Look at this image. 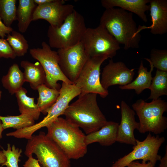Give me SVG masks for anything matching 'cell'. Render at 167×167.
I'll return each instance as SVG.
<instances>
[{
	"mask_svg": "<svg viewBox=\"0 0 167 167\" xmlns=\"http://www.w3.org/2000/svg\"><path fill=\"white\" fill-rule=\"evenodd\" d=\"M104 27L124 49H138L141 39L136 35L138 26L133 13L120 8L105 9L100 19V24Z\"/></svg>",
	"mask_w": 167,
	"mask_h": 167,
	"instance_id": "1",
	"label": "cell"
},
{
	"mask_svg": "<svg viewBox=\"0 0 167 167\" xmlns=\"http://www.w3.org/2000/svg\"><path fill=\"white\" fill-rule=\"evenodd\" d=\"M97 95L80 94L63 114L66 119L81 128L87 134L98 130L107 121L98 105Z\"/></svg>",
	"mask_w": 167,
	"mask_h": 167,
	"instance_id": "2",
	"label": "cell"
},
{
	"mask_svg": "<svg viewBox=\"0 0 167 167\" xmlns=\"http://www.w3.org/2000/svg\"><path fill=\"white\" fill-rule=\"evenodd\" d=\"M47 135L70 159H78L87 152L86 135L78 126L66 118L58 117L46 127Z\"/></svg>",
	"mask_w": 167,
	"mask_h": 167,
	"instance_id": "3",
	"label": "cell"
},
{
	"mask_svg": "<svg viewBox=\"0 0 167 167\" xmlns=\"http://www.w3.org/2000/svg\"><path fill=\"white\" fill-rule=\"evenodd\" d=\"M24 154H35L42 167H70V159L46 134L40 132L28 139Z\"/></svg>",
	"mask_w": 167,
	"mask_h": 167,
	"instance_id": "4",
	"label": "cell"
},
{
	"mask_svg": "<svg viewBox=\"0 0 167 167\" xmlns=\"http://www.w3.org/2000/svg\"><path fill=\"white\" fill-rule=\"evenodd\" d=\"M87 28L84 17L74 10L59 27L49 26V45L58 49L73 47L82 41Z\"/></svg>",
	"mask_w": 167,
	"mask_h": 167,
	"instance_id": "5",
	"label": "cell"
},
{
	"mask_svg": "<svg viewBox=\"0 0 167 167\" xmlns=\"http://www.w3.org/2000/svg\"><path fill=\"white\" fill-rule=\"evenodd\" d=\"M139 121L138 130L142 134L152 133L155 134L163 132L167 128V118L163 115L167 110V103L161 98L150 102L140 99L132 105Z\"/></svg>",
	"mask_w": 167,
	"mask_h": 167,
	"instance_id": "6",
	"label": "cell"
},
{
	"mask_svg": "<svg viewBox=\"0 0 167 167\" xmlns=\"http://www.w3.org/2000/svg\"><path fill=\"white\" fill-rule=\"evenodd\" d=\"M59 90V95L57 99L42 120L32 126L13 131L12 136L18 139H30L36 131L46 127L60 116L63 115L70 101L81 93L80 90L74 84L63 82Z\"/></svg>",
	"mask_w": 167,
	"mask_h": 167,
	"instance_id": "7",
	"label": "cell"
},
{
	"mask_svg": "<svg viewBox=\"0 0 167 167\" xmlns=\"http://www.w3.org/2000/svg\"><path fill=\"white\" fill-rule=\"evenodd\" d=\"M90 58H112L120 48V44L103 27L87 28L81 41Z\"/></svg>",
	"mask_w": 167,
	"mask_h": 167,
	"instance_id": "8",
	"label": "cell"
},
{
	"mask_svg": "<svg viewBox=\"0 0 167 167\" xmlns=\"http://www.w3.org/2000/svg\"><path fill=\"white\" fill-rule=\"evenodd\" d=\"M41 48H34L29 50L30 54L38 61L42 66L46 76L45 85L49 88L59 90L58 82L61 81L66 84H73L64 75L58 64L57 51L52 50L49 45L45 41L41 43Z\"/></svg>",
	"mask_w": 167,
	"mask_h": 167,
	"instance_id": "9",
	"label": "cell"
},
{
	"mask_svg": "<svg viewBox=\"0 0 167 167\" xmlns=\"http://www.w3.org/2000/svg\"><path fill=\"white\" fill-rule=\"evenodd\" d=\"M165 141L164 137L153 136L149 133L143 140L136 139V144L132 147L133 150L118 159L111 167H126L131 162L138 160H142L143 162L148 161L155 166L157 161L161 158L158 152Z\"/></svg>",
	"mask_w": 167,
	"mask_h": 167,
	"instance_id": "10",
	"label": "cell"
},
{
	"mask_svg": "<svg viewBox=\"0 0 167 167\" xmlns=\"http://www.w3.org/2000/svg\"><path fill=\"white\" fill-rule=\"evenodd\" d=\"M108 58L105 57L90 58L82 69L74 84L80 91V94L94 93L105 98L108 90L102 86L100 81V67Z\"/></svg>",
	"mask_w": 167,
	"mask_h": 167,
	"instance_id": "11",
	"label": "cell"
},
{
	"mask_svg": "<svg viewBox=\"0 0 167 167\" xmlns=\"http://www.w3.org/2000/svg\"><path fill=\"white\" fill-rule=\"evenodd\" d=\"M58 64L65 76L73 84L85 64L90 58L82 41L66 49H58Z\"/></svg>",
	"mask_w": 167,
	"mask_h": 167,
	"instance_id": "12",
	"label": "cell"
},
{
	"mask_svg": "<svg viewBox=\"0 0 167 167\" xmlns=\"http://www.w3.org/2000/svg\"><path fill=\"white\" fill-rule=\"evenodd\" d=\"M74 10L73 5L65 4L64 0H54L37 6L33 13L32 21L44 19L52 27H59Z\"/></svg>",
	"mask_w": 167,
	"mask_h": 167,
	"instance_id": "13",
	"label": "cell"
},
{
	"mask_svg": "<svg viewBox=\"0 0 167 167\" xmlns=\"http://www.w3.org/2000/svg\"><path fill=\"white\" fill-rule=\"evenodd\" d=\"M135 69H130L121 61L114 62L111 59L103 68L100 79L101 84L105 90L115 85L124 86L131 83L135 75Z\"/></svg>",
	"mask_w": 167,
	"mask_h": 167,
	"instance_id": "14",
	"label": "cell"
},
{
	"mask_svg": "<svg viewBox=\"0 0 167 167\" xmlns=\"http://www.w3.org/2000/svg\"><path fill=\"white\" fill-rule=\"evenodd\" d=\"M120 108L121 120L118 127L116 142L134 146L136 139L134 131L139 130V123L135 120V111L124 101L121 102Z\"/></svg>",
	"mask_w": 167,
	"mask_h": 167,
	"instance_id": "15",
	"label": "cell"
},
{
	"mask_svg": "<svg viewBox=\"0 0 167 167\" xmlns=\"http://www.w3.org/2000/svg\"><path fill=\"white\" fill-rule=\"evenodd\" d=\"M149 11L152 24L147 26L139 25L136 35L142 30L149 29L153 35H162L167 32V0H150Z\"/></svg>",
	"mask_w": 167,
	"mask_h": 167,
	"instance_id": "16",
	"label": "cell"
},
{
	"mask_svg": "<svg viewBox=\"0 0 167 167\" xmlns=\"http://www.w3.org/2000/svg\"><path fill=\"white\" fill-rule=\"evenodd\" d=\"M150 0H102V6L105 9L119 7L136 15L144 22L148 21L146 12L150 9Z\"/></svg>",
	"mask_w": 167,
	"mask_h": 167,
	"instance_id": "17",
	"label": "cell"
},
{
	"mask_svg": "<svg viewBox=\"0 0 167 167\" xmlns=\"http://www.w3.org/2000/svg\"><path fill=\"white\" fill-rule=\"evenodd\" d=\"M119 123L114 122L107 121L97 131L85 136L86 145L98 142L103 146H109L116 142Z\"/></svg>",
	"mask_w": 167,
	"mask_h": 167,
	"instance_id": "18",
	"label": "cell"
},
{
	"mask_svg": "<svg viewBox=\"0 0 167 167\" xmlns=\"http://www.w3.org/2000/svg\"><path fill=\"white\" fill-rule=\"evenodd\" d=\"M20 65L24 70L23 74L25 82H28L32 89L36 90L40 85L45 84V73L39 62L32 63L27 60H23Z\"/></svg>",
	"mask_w": 167,
	"mask_h": 167,
	"instance_id": "19",
	"label": "cell"
},
{
	"mask_svg": "<svg viewBox=\"0 0 167 167\" xmlns=\"http://www.w3.org/2000/svg\"><path fill=\"white\" fill-rule=\"evenodd\" d=\"M150 65V70L148 71V68L145 67L142 61H141L138 71L137 78L130 84L124 86H119L122 90H134L136 93L139 94L145 89H149L152 79V72L154 68L153 65L148 58H144Z\"/></svg>",
	"mask_w": 167,
	"mask_h": 167,
	"instance_id": "20",
	"label": "cell"
},
{
	"mask_svg": "<svg viewBox=\"0 0 167 167\" xmlns=\"http://www.w3.org/2000/svg\"><path fill=\"white\" fill-rule=\"evenodd\" d=\"M1 81L3 87L11 95L19 91L25 82L23 72L16 63L9 67L7 74L2 77Z\"/></svg>",
	"mask_w": 167,
	"mask_h": 167,
	"instance_id": "21",
	"label": "cell"
},
{
	"mask_svg": "<svg viewBox=\"0 0 167 167\" xmlns=\"http://www.w3.org/2000/svg\"><path fill=\"white\" fill-rule=\"evenodd\" d=\"M37 6L33 0H19L16 11V18L19 31L25 32L31 22Z\"/></svg>",
	"mask_w": 167,
	"mask_h": 167,
	"instance_id": "22",
	"label": "cell"
},
{
	"mask_svg": "<svg viewBox=\"0 0 167 167\" xmlns=\"http://www.w3.org/2000/svg\"><path fill=\"white\" fill-rule=\"evenodd\" d=\"M36 90L39 94L37 105L41 113L47 114L57 99L59 95V90L49 88L45 84L40 85Z\"/></svg>",
	"mask_w": 167,
	"mask_h": 167,
	"instance_id": "23",
	"label": "cell"
},
{
	"mask_svg": "<svg viewBox=\"0 0 167 167\" xmlns=\"http://www.w3.org/2000/svg\"><path fill=\"white\" fill-rule=\"evenodd\" d=\"M27 90L23 87L15 94L19 110L21 113H25L31 116L35 120H38L41 112L34 102V98L28 96Z\"/></svg>",
	"mask_w": 167,
	"mask_h": 167,
	"instance_id": "24",
	"label": "cell"
},
{
	"mask_svg": "<svg viewBox=\"0 0 167 167\" xmlns=\"http://www.w3.org/2000/svg\"><path fill=\"white\" fill-rule=\"evenodd\" d=\"M0 120L4 130L12 128L18 130L32 126L35 124L33 118L25 113H21L17 116H4L0 115Z\"/></svg>",
	"mask_w": 167,
	"mask_h": 167,
	"instance_id": "25",
	"label": "cell"
},
{
	"mask_svg": "<svg viewBox=\"0 0 167 167\" xmlns=\"http://www.w3.org/2000/svg\"><path fill=\"white\" fill-rule=\"evenodd\" d=\"M149 89L151 92L148 99L155 100L167 95V72L157 70Z\"/></svg>",
	"mask_w": 167,
	"mask_h": 167,
	"instance_id": "26",
	"label": "cell"
},
{
	"mask_svg": "<svg viewBox=\"0 0 167 167\" xmlns=\"http://www.w3.org/2000/svg\"><path fill=\"white\" fill-rule=\"evenodd\" d=\"M16 0H0V18L7 27L17 20Z\"/></svg>",
	"mask_w": 167,
	"mask_h": 167,
	"instance_id": "27",
	"label": "cell"
},
{
	"mask_svg": "<svg viewBox=\"0 0 167 167\" xmlns=\"http://www.w3.org/2000/svg\"><path fill=\"white\" fill-rule=\"evenodd\" d=\"M11 33V34L10 33L7 35L6 40L16 56H24L27 53L29 47L27 41L19 32L13 30Z\"/></svg>",
	"mask_w": 167,
	"mask_h": 167,
	"instance_id": "28",
	"label": "cell"
},
{
	"mask_svg": "<svg viewBox=\"0 0 167 167\" xmlns=\"http://www.w3.org/2000/svg\"><path fill=\"white\" fill-rule=\"evenodd\" d=\"M3 152L6 158V162L1 165L6 167H19V159L22 152L21 149L16 148L14 145L12 146L10 143L7 144L6 150L2 148Z\"/></svg>",
	"mask_w": 167,
	"mask_h": 167,
	"instance_id": "29",
	"label": "cell"
},
{
	"mask_svg": "<svg viewBox=\"0 0 167 167\" xmlns=\"http://www.w3.org/2000/svg\"><path fill=\"white\" fill-rule=\"evenodd\" d=\"M149 59L157 70L167 72V49H152Z\"/></svg>",
	"mask_w": 167,
	"mask_h": 167,
	"instance_id": "30",
	"label": "cell"
},
{
	"mask_svg": "<svg viewBox=\"0 0 167 167\" xmlns=\"http://www.w3.org/2000/svg\"><path fill=\"white\" fill-rule=\"evenodd\" d=\"M16 57L6 39L0 38V58L14 59Z\"/></svg>",
	"mask_w": 167,
	"mask_h": 167,
	"instance_id": "31",
	"label": "cell"
},
{
	"mask_svg": "<svg viewBox=\"0 0 167 167\" xmlns=\"http://www.w3.org/2000/svg\"><path fill=\"white\" fill-rule=\"evenodd\" d=\"M28 159L23 165L24 167H41L37 160L31 155L28 157Z\"/></svg>",
	"mask_w": 167,
	"mask_h": 167,
	"instance_id": "32",
	"label": "cell"
},
{
	"mask_svg": "<svg viewBox=\"0 0 167 167\" xmlns=\"http://www.w3.org/2000/svg\"><path fill=\"white\" fill-rule=\"evenodd\" d=\"M13 30L12 28L6 26L0 18V37L1 38H4L6 36V34L11 33Z\"/></svg>",
	"mask_w": 167,
	"mask_h": 167,
	"instance_id": "33",
	"label": "cell"
},
{
	"mask_svg": "<svg viewBox=\"0 0 167 167\" xmlns=\"http://www.w3.org/2000/svg\"><path fill=\"white\" fill-rule=\"evenodd\" d=\"M127 167H155L151 162H142L141 163L137 161H133L128 164Z\"/></svg>",
	"mask_w": 167,
	"mask_h": 167,
	"instance_id": "34",
	"label": "cell"
},
{
	"mask_svg": "<svg viewBox=\"0 0 167 167\" xmlns=\"http://www.w3.org/2000/svg\"><path fill=\"white\" fill-rule=\"evenodd\" d=\"M160 163L159 167H167V148L166 146L165 154L163 157H161L160 160Z\"/></svg>",
	"mask_w": 167,
	"mask_h": 167,
	"instance_id": "35",
	"label": "cell"
},
{
	"mask_svg": "<svg viewBox=\"0 0 167 167\" xmlns=\"http://www.w3.org/2000/svg\"><path fill=\"white\" fill-rule=\"evenodd\" d=\"M35 3L38 5H41L52 2L54 0H33Z\"/></svg>",
	"mask_w": 167,
	"mask_h": 167,
	"instance_id": "36",
	"label": "cell"
},
{
	"mask_svg": "<svg viewBox=\"0 0 167 167\" xmlns=\"http://www.w3.org/2000/svg\"><path fill=\"white\" fill-rule=\"evenodd\" d=\"M6 161V158L4 156L2 150L0 151V165H2Z\"/></svg>",
	"mask_w": 167,
	"mask_h": 167,
	"instance_id": "37",
	"label": "cell"
},
{
	"mask_svg": "<svg viewBox=\"0 0 167 167\" xmlns=\"http://www.w3.org/2000/svg\"><path fill=\"white\" fill-rule=\"evenodd\" d=\"M4 130L2 122L0 120V139L2 138V133Z\"/></svg>",
	"mask_w": 167,
	"mask_h": 167,
	"instance_id": "38",
	"label": "cell"
},
{
	"mask_svg": "<svg viewBox=\"0 0 167 167\" xmlns=\"http://www.w3.org/2000/svg\"><path fill=\"white\" fill-rule=\"evenodd\" d=\"M2 92L0 89V101L1 99Z\"/></svg>",
	"mask_w": 167,
	"mask_h": 167,
	"instance_id": "39",
	"label": "cell"
},
{
	"mask_svg": "<svg viewBox=\"0 0 167 167\" xmlns=\"http://www.w3.org/2000/svg\"><path fill=\"white\" fill-rule=\"evenodd\" d=\"M1 148V145L0 144V148Z\"/></svg>",
	"mask_w": 167,
	"mask_h": 167,
	"instance_id": "40",
	"label": "cell"
}]
</instances>
